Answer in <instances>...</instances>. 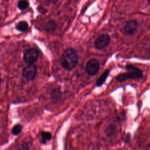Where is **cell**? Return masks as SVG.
Listing matches in <instances>:
<instances>
[{"instance_id": "cell-13", "label": "cell", "mask_w": 150, "mask_h": 150, "mask_svg": "<svg viewBox=\"0 0 150 150\" xmlns=\"http://www.w3.org/2000/svg\"><path fill=\"white\" fill-rule=\"evenodd\" d=\"M23 129V127L21 124H17L15 125L12 129V135L16 136L18 135L22 131Z\"/></svg>"}, {"instance_id": "cell-11", "label": "cell", "mask_w": 150, "mask_h": 150, "mask_svg": "<svg viewBox=\"0 0 150 150\" xmlns=\"http://www.w3.org/2000/svg\"><path fill=\"white\" fill-rule=\"evenodd\" d=\"M16 28L20 32H25L28 28V24L25 21H21L16 24Z\"/></svg>"}, {"instance_id": "cell-5", "label": "cell", "mask_w": 150, "mask_h": 150, "mask_svg": "<svg viewBox=\"0 0 150 150\" xmlns=\"http://www.w3.org/2000/svg\"><path fill=\"white\" fill-rule=\"evenodd\" d=\"M110 42V37L107 34H102L100 35L94 42V46L98 50L103 49L107 47Z\"/></svg>"}, {"instance_id": "cell-14", "label": "cell", "mask_w": 150, "mask_h": 150, "mask_svg": "<svg viewBox=\"0 0 150 150\" xmlns=\"http://www.w3.org/2000/svg\"><path fill=\"white\" fill-rule=\"evenodd\" d=\"M29 6V3L25 0H21L18 3V7L21 10L26 9Z\"/></svg>"}, {"instance_id": "cell-8", "label": "cell", "mask_w": 150, "mask_h": 150, "mask_svg": "<svg viewBox=\"0 0 150 150\" xmlns=\"http://www.w3.org/2000/svg\"><path fill=\"white\" fill-rule=\"evenodd\" d=\"M56 23L53 20H49L46 23L44 29L47 32H52L56 29Z\"/></svg>"}, {"instance_id": "cell-15", "label": "cell", "mask_w": 150, "mask_h": 150, "mask_svg": "<svg viewBox=\"0 0 150 150\" xmlns=\"http://www.w3.org/2000/svg\"><path fill=\"white\" fill-rule=\"evenodd\" d=\"M50 1V2L52 3V4H56L59 0H49Z\"/></svg>"}, {"instance_id": "cell-16", "label": "cell", "mask_w": 150, "mask_h": 150, "mask_svg": "<svg viewBox=\"0 0 150 150\" xmlns=\"http://www.w3.org/2000/svg\"><path fill=\"white\" fill-rule=\"evenodd\" d=\"M147 1V2H148V3L150 5V0H146Z\"/></svg>"}, {"instance_id": "cell-12", "label": "cell", "mask_w": 150, "mask_h": 150, "mask_svg": "<svg viewBox=\"0 0 150 150\" xmlns=\"http://www.w3.org/2000/svg\"><path fill=\"white\" fill-rule=\"evenodd\" d=\"M41 142L42 144H46L47 141H49L52 138V135L50 132L42 131L40 132Z\"/></svg>"}, {"instance_id": "cell-10", "label": "cell", "mask_w": 150, "mask_h": 150, "mask_svg": "<svg viewBox=\"0 0 150 150\" xmlns=\"http://www.w3.org/2000/svg\"><path fill=\"white\" fill-rule=\"evenodd\" d=\"M109 73H110V70H107L102 74V75L98 78V79L96 83L97 86H101L105 82L106 79L107 78V77L109 74Z\"/></svg>"}, {"instance_id": "cell-17", "label": "cell", "mask_w": 150, "mask_h": 150, "mask_svg": "<svg viewBox=\"0 0 150 150\" xmlns=\"http://www.w3.org/2000/svg\"><path fill=\"white\" fill-rule=\"evenodd\" d=\"M1 79L0 78V87H1Z\"/></svg>"}, {"instance_id": "cell-3", "label": "cell", "mask_w": 150, "mask_h": 150, "mask_svg": "<svg viewBox=\"0 0 150 150\" xmlns=\"http://www.w3.org/2000/svg\"><path fill=\"white\" fill-rule=\"evenodd\" d=\"M37 67L33 64H28L22 70V77L27 80H32L36 77Z\"/></svg>"}, {"instance_id": "cell-6", "label": "cell", "mask_w": 150, "mask_h": 150, "mask_svg": "<svg viewBox=\"0 0 150 150\" xmlns=\"http://www.w3.org/2000/svg\"><path fill=\"white\" fill-rule=\"evenodd\" d=\"M99 67V62L96 59H91L87 63L86 66V71L88 74L93 76L97 73Z\"/></svg>"}, {"instance_id": "cell-2", "label": "cell", "mask_w": 150, "mask_h": 150, "mask_svg": "<svg viewBox=\"0 0 150 150\" xmlns=\"http://www.w3.org/2000/svg\"><path fill=\"white\" fill-rule=\"evenodd\" d=\"M126 69L128 70V72L120 74L117 77L118 81H123L128 79L138 80L142 78V72L138 67L132 65H127Z\"/></svg>"}, {"instance_id": "cell-4", "label": "cell", "mask_w": 150, "mask_h": 150, "mask_svg": "<svg viewBox=\"0 0 150 150\" xmlns=\"http://www.w3.org/2000/svg\"><path fill=\"white\" fill-rule=\"evenodd\" d=\"M39 58V52L35 48H30L26 51L23 55V60L28 64L35 63Z\"/></svg>"}, {"instance_id": "cell-7", "label": "cell", "mask_w": 150, "mask_h": 150, "mask_svg": "<svg viewBox=\"0 0 150 150\" xmlns=\"http://www.w3.org/2000/svg\"><path fill=\"white\" fill-rule=\"evenodd\" d=\"M137 22L136 21L131 20L126 22L124 27V32L126 35H132L137 30Z\"/></svg>"}, {"instance_id": "cell-9", "label": "cell", "mask_w": 150, "mask_h": 150, "mask_svg": "<svg viewBox=\"0 0 150 150\" xmlns=\"http://www.w3.org/2000/svg\"><path fill=\"white\" fill-rule=\"evenodd\" d=\"M62 97V93L59 88H56L53 90L51 94L52 100L53 102H57L59 99H60Z\"/></svg>"}, {"instance_id": "cell-1", "label": "cell", "mask_w": 150, "mask_h": 150, "mask_svg": "<svg viewBox=\"0 0 150 150\" xmlns=\"http://www.w3.org/2000/svg\"><path fill=\"white\" fill-rule=\"evenodd\" d=\"M78 63V56L73 49H68L62 54L60 58V64L63 69L70 71L76 67Z\"/></svg>"}]
</instances>
